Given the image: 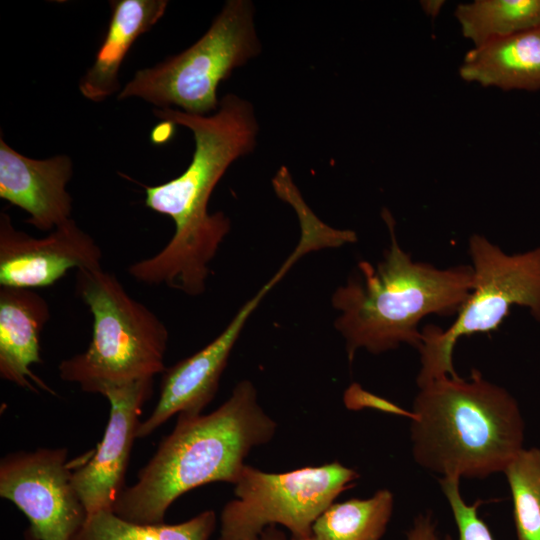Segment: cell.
<instances>
[{"label":"cell","mask_w":540,"mask_h":540,"mask_svg":"<svg viewBox=\"0 0 540 540\" xmlns=\"http://www.w3.org/2000/svg\"><path fill=\"white\" fill-rule=\"evenodd\" d=\"M154 114L190 129L195 150L178 177L145 187L146 207L169 216L175 231L162 250L131 264L128 273L147 285L164 284L198 296L205 291L209 263L230 231V220L223 212L209 213L210 197L228 167L253 151L258 122L252 104L232 93L221 99L210 116L175 108H157Z\"/></svg>","instance_id":"6da1fadb"},{"label":"cell","mask_w":540,"mask_h":540,"mask_svg":"<svg viewBox=\"0 0 540 540\" xmlns=\"http://www.w3.org/2000/svg\"><path fill=\"white\" fill-rule=\"evenodd\" d=\"M276 422L257 401L247 380L207 415H178L173 431L125 487L113 512L139 524L164 523L170 505L184 493L211 482L235 484L253 447L271 440Z\"/></svg>","instance_id":"7a4b0ae2"},{"label":"cell","mask_w":540,"mask_h":540,"mask_svg":"<svg viewBox=\"0 0 540 540\" xmlns=\"http://www.w3.org/2000/svg\"><path fill=\"white\" fill-rule=\"evenodd\" d=\"M382 217L390 233V247L374 268L359 262L361 275L351 276L332 296L341 314L336 329L346 341L351 363L358 349L379 354L408 344L419 349V322L430 314L458 313L474 286L470 265L438 269L415 262L402 250L395 235V221L384 208Z\"/></svg>","instance_id":"3957f363"},{"label":"cell","mask_w":540,"mask_h":540,"mask_svg":"<svg viewBox=\"0 0 540 540\" xmlns=\"http://www.w3.org/2000/svg\"><path fill=\"white\" fill-rule=\"evenodd\" d=\"M410 435L422 468L443 477L484 479L503 472L523 449L524 420L515 398L472 369L419 388Z\"/></svg>","instance_id":"277c9868"},{"label":"cell","mask_w":540,"mask_h":540,"mask_svg":"<svg viewBox=\"0 0 540 540\" xmlns=\"http://www.w3.org/2000/svg\"><path fill=\"white\" fill-rule=\"evenodd\" d=\"M75 289L92 315V338L84 352L60 362L62 380L103 395L163 373L168 330L115 275L102 268L77 270Z\"/></svg>","instance_id":"5b68a950"},{"label":"cell","mask_w":540,"mask_h":540,"mask_svg":"<svg viewBox=\"0 0 540 540\" xmlns=\"http://www.w3.org/2000/svg\"><path fill=\"white\" fill-rule=\"evenodd\" d=\"M261 52L248 0H229L206 33L188 49L154 67L138 70L118 99L138 97L158 109L205 115L217 110V87Z\"/></svg>","instance_id":"8992f818"},{"label":"cell","mask_w":540,"mask_h":540,"mask_svg":"<svg viewBox=\"0 0 540 540\" xmlns=\"http://www.w3.org/2000/svg\"><path fill=\"white\" fill-rule=\"evenodd\" d=\"M469 254L474 286L456 320L447 330L431 324L421 331L419 388L442 377H459L453 365L458 339L497 330L513 305L527 307L540 323V247L509 255L474 234Z\"/></svg>","instance_id":"52a82bcc"},{"label":"cell","mask_w":540,"mask_h":540,"mask_svg":"<svg viewBox=\"0 0 540 540\" xmlns=\"http://www.w3.org/2000/svg\"><path fill=\"white\" fill-rule=\"evenodd\" d=\"M358 478L337 461L284 473L245 465L234 484L236 499L221 512L218 540H257L275 524L285 526L292 539L311 537L315 520Z\"/></svg>","instance_id":"ba28073f"},{"label":"cell","mask_w":540,"mask_h":540,"mask_svg":"<svg viewBox=\"0 0 540 540\" xmlns=\"http://www.w3.org/2000/svg\"><path fill=\"white\" fill-rule=\"evenodd\" d=\"M67 457V448H39L1 459L0 496L25 514L35 540H71L88 517Z\"/></svg>","instance_id":"9c48e42d"},{"label":"cell","mask_w":540,"mask_h":540,"mask_svg":"<svg viewBox=\"0 0 540 540\" xmlns=\"http://www.w3.org/2000/svg\"><path fill=\"white\" fill-rule=\"evenodd\" d=\"M300 258L301 253L294 250L215 339L163 371L158 401L149 417L141 421L137 439L149 436L173 415L201 414L217 392L230 353L250 315Z\"/></svg>","instance_id":"30bf717a"},{"label":"cell","mask_w":540,"mask_h":540,"mask_svg":"<svg viewBox=\"0 0 540 540\" xmlns=\"http://www.w3.org/2000/svg\"><path fill=\"white\" fill-rule=\"evenodd\" d=\"M94 238L71 218L43 238L17 230L0 214V286L36 289L55 284L71 269L102 268Z\"/></svg>","instance_id":"8fae6325"},{"label":"cell","mask_w":540,"mask_h":540,"mask_svg":"<svg viewBox=\"0 0 540 540\" xmlns=\"http://www.w3.org/2000/svg\"><path fill=\"white\" fill-rule=\"evenodd\" d=\"M153 394V378L110 388L103 396L110 403L102 441L89 461L73 471L74 487L88 515L113 511L125 489L127 466L145 403Z\"/></svg>","instance_id":"7c38bea8"},{"label":"cell","mask_w":540,"mask_h":540,"mask_svg":"<svg viewBox=\"0 0 540 540\" xmlns=\"http://www.w3.org/2000/svg\"><path fill=\"white\" fill-rule=\"evenodd\" d=\"M72 162L66 155L37 160L0 140V198L27 212L26 222L52 231L71 219L72 198L66 184Z\"/></svg>","instance_id":"4fadbf2b"},{"label":"cell","mask_w":540,"mask_h":540,"mask_svg":"<svg viewBox=\"0 0 540 540\" xmlns=\"http://www.w3.org/2000/svg\"><path fill=\"white\" fill-rule=\"evenodd\" d=\"M47 301L32 289L0 287V376L19 387L53 393L31 370L41 363L40 334L50 319Z\"/></svg>","instance_id":"5bb4252c"},{"label":"cell","mask_w":540,"mask_h":540,"mask_svg":"<svg viewBox=\"0 0 540 540\" xmlns=\"http://www.w3.org/2000/svg\"><path fill=\"white\" fill-rule=\"evenodd\" d=\"M166 0L110 1L111 17L93 65L79 83L81 94L100 102L119 89L118 71L135 41L164 15Z\"/></svg>","instance_id":"9a60e30c"},{"label":"cell","mask_w":540,"mask_h":540,"mask_svg":"<svg viewBox=\"0 0 540 540\" xmlns=\"http://www.w3.org/2000/svg\"><path fill=\"white\" fill-rule=\"evenodd\" d=\"M459 73L466 81L503 90L540 89V28L474 47Z\"/></svg>","instance_id":"2e32d148"},{"label":"cell","mask_w":540,"mask_h":540,"mask_svg":"<svg viewBox=\"0 0 540 540\" xmlns=\"http://www.w3.org/2000/svg\"><path fill=\"white\" fill-rule=\"evenodd\" d=\"M394 496L380 489L367 499L332 503L314 522L315 540H380L391 519Z\"/></svg>","instance_id":"e0dca14e"},{"label":"cell","mask_w":540,"mask_h":540,"mask_svg":"<svg viewBox=\"0 0 540 540\" xmlns=\"http://www.w3.org/2000/svg\"><path fill=\"white\" fill-rule=\"evenodd\" d=\"M455 16L463 36L478 47L540 28V0H476L460 4Z\"/></svg>","instance_id":"ac0fdd59"},{"label":"cell","mask_w":540,"mask_h":540,"mask_svg":"<svg viewBox=\"0 0 540 540\" xmlns=\"http://www.w3.org/2000/svg\"><path fill=\"white\" fill-rule=\"evenodd\" d=\"M215 526L212 510L178 524H139L99 511L88 515L71 540H209Z\"/></svg>","instance_id":"d6986e66"},{"label":"cell","mask_w":540,"mask_h":540,"mask_svg":"<svg viewBox=\"0 0 540 540\" xmlns=\"http://www.w3.org/2000/svg\"><path fill=\"white\" fill-rule=\"evenodd\" d=\"M517 540H540V448H523L506 466Z\"/></svg>","instance_id":"ffe728a7"},{"label":"cell","mask_w":540,"mask_h":540,"mask_svg":"<svg viewBox=\"0 0 540 540\" xmlns=\"http://www.w3.org/2000/svg\"><path fill=\"white\" fill-rule=\"evenodd\" d=\"M459 483L458 477H442L439 480L457 525L458 540H494L488 525L478 515L482 501L476 500L473 504H467L461 496ZM443 540L453 538L447 534Z\"/></svg>","instance_id":"44dd1931"},{"label":"cell","mask_w":540,"mask_h":540,"mask_svg":"<svg viewBox=\"0 0 540 540\" xmlns=\"http://www.w3.org/2000/svg\"><path fill=\"white\" fill-rule=\"evenodd\" d=\"M343 401L349 410L374 409L385 413L414 419L412 411L405 410L397 404L364 390L358 383L351 384L345 391Z\"/></svg>","instance_id":"7402d4cb"},{"label":"cell","mask_w":540,"mask_h":540,"mask_svg":"<svg viewBox=\"0 0 540 540\" xmlns=\"http://www.w3.org/2000/svg\"><path fill=\"white\" fill-rule=\"evenodd\" d=\"M406 540H439L436 523L430 512L420 513L415 517L406 533Z\"/></svg>","instance_id":"603a6c76"},{"label":"cell","mask_w":540,"mask_h":540,"mask_svg":"<svg viewBox=\"0 0 540 540\" xmlns=\"http://www.w3.org/2000/svg\"><path fill=\"white\" fill-rule=\"evenodd\" d=\"M174 124L163 121L161 125L155 127L151 133V140L155 144H161L169 140L172 136Z\"/></svg>","instance_id":"cb8c5ba5"},{"label":"cell","mask_w":540,"mask_h":540,"mask_svg":"<svg viewBox=\"0 0 540 540\" xmlns=\"http://www.w3.org/2000/svg\"><path fill=\"white\" fill-rule=\"evenodd\" d=\"M257 540H287L284 533L278 530L275 525L266 527L259 535ZM291 540H315L313 535L305 539H291Z\"/></svg>","instance_id":"d4e9b609"},{"label":"cell","mask_w":540,"mask_h":540,"mask_svg":"<svg viewBox=\"0 0 540 540\" xmlns=\"http://www.w3.org/2000/svg\"><path fill=\"white\" fill-rule=\"evenodd\" d=\"M443 1H424L423 7L425 8L426 12L429 14H436L440 10V7L442 6Z\"/></svg>","instance_id":"484cf974"},{"label":"cell","mask_w":540,"mask_h":540,"mask_svg":"<svg viewBox=\"0 0 540 540\" xmlns=\"http://www.w3.org/2000/svg\"><path fill=\"white\" fill-rule=\"evenodd\" d=\"M24 540H35V539H33V538H31V537L25 535V539H24Z\"/></svg>","instance_id":"4316f807"}]
</instances>
